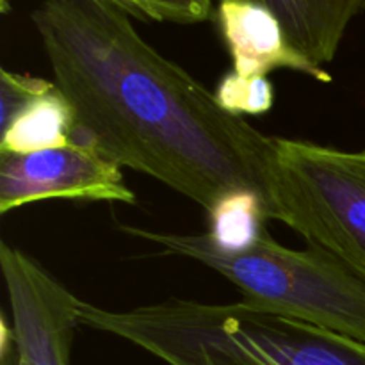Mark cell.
Here are the masks:
<instances>
[{"label": "cell", "instance_id": "1", "mask_svg": "<svg viewBox=\"0 0 365 365\" xmlns=\"http://www.w3.org/2000/svg\"><path fill=\"white\" fill-rule=\"evenodd\" d=\"M75 141L155 178L207 210L253 192L267 217L274 138L217 103L106 0H43L31 14Z\"/></svg>", "mask_w": 365, "mask_h": 365}, {"label": "cell", "instance_id": "2", "mask_svg": "<svg viewBox=\"0 0 365 365\" xmlns=\"http://www.w3.org/2000/svg\"><path fill=\"white\" fill-rule=\"evenodd\" d=\"M78 317L168 365H365V342L242 302L168 299L123 312L82 302Z\"/></svg>", "mask_w": 365, "mask_h": 365}, {"label": "cell", "instance_id": "3", "mask_svg": "<svg viewBox=\"0 0 365 365\" xmlns=\"http://www.w3.org/2000/svg\"><path fill=\"white\" fill-rule=\"evenodd\" d=\"M120 230L220 273L252 309L303 321L365 342V282L321 246L291 250L267 232L241 250H223L209 234H170L120 225Z\"/></svg>", "mask_w": 365, "mask_h": 365}, {"label": "cell", "instance_id": "4", "mask_svg": "<svg viewBox=\"0 0 365 365\" xmlns=\"http://www.w3.org/2000/svg\"><path fill=\"white\" fill-rule=\"evenodd\" d=\"M267 220L291 227L365 282V152L274 138Z\"/></svg>", "mask_w": 365, "mask_h": 365}, {"label": "cell", "instance_id": "5", "mask_svg": "<svg viewBox=\"0 0 365 365\" xmlns=\"http://www.w3.org/2000/svg\"><path fill=\"white\" fill-rule=\"evenodd\" d=\"M45 200L134 205L120 166L86 141L31 153H0V214Z\"/></svg>", "mask_w": 365, "mask_h": 365}, {"label": "cell", "instance_id": "6", "mask_svg": "<svg viewBox=\"0 0 365 365\" xmlns=\"http://www.w3.org/2000/svg\"><path fill=\"white\" fill-rule=\"evenodd\" d=\"M18 365H70L82 302L32 257L0 242Z\"/></svg>", "mask_w": 365, "mask_h": 365}, {"label": "cell", "instance_id": "7", "mask_svg": "<svg viewBox=\"0 0 365 365\" xmlns=\"http://www.w3.org/2000/svg\"><path fill=\"white\" fill-rule=\"evenodd\" d=\"M216 21L232 56L235 73L267 77L274 70H292L316 81L331 82V75L314 66L287 41L278 18L253 0H217Z\"/></svg>", "mask_w": 365, "mask_h": 365}, {"label": "cell", "instance_id": "8", "mask_svg": "<svg viewBox=\"0 0 365 365\" xmlns=\"http://www.w3.org/2000/svg\"><path fill=\"white\" fill-rule=\"evenodd\" d=\"M280 21L287 41L314 66L331 63L365 0H253Z\"/></svg>", "mask_w": 365, "mask_h": 365}, {"label": "cell", "instance_id": "9", "mask_svg": "<svg viewBox=\"0 0 365 365\" xmlns=\"http://www.w3.org/2000/svg\"><path fill=\"white\" fill-rule=\"evenodd\" d=\"M77 127L70 103L57 89L32 98L9 121L2 123L0 153H31L75 141Z\"/></svg>", "mask_w": 365, "mask_h": 365}, {"label": "cell", "instance_id": "10", "mask_svg": "<svg viewBox=\"0 0 365 365\" xmlns=\"http://www.w3.org/2000/svg\"><path fill=\"white\" fill-rule=\"evenodd\" d=\"M264 202L253 192H235L209 212V237L223 250H241L266 232Z\"/></svg>", "mask_w": 365, "mask_h": 365}, {"label": "cell", "instance_id": "11", "mask_svg": "<svg viewBox=\"0 0 365 365\" xmlns=\"http://www.w3.org/2000/svg\"><path fill=\"white\" fill-rule=\"evenodd\" d=\"M217 103L235 116L253 114L260 116L273 109L274 91L267 77H242L227 73L214 91Z\"/></svg>", "mask_w": 365, "mask_h": 365}, {"label": "cell", "instance_id": "12", "mask_svg": "<svg viewBox=\"0 0 365 365\" xmlns=\"http://www.w3.org/2000/svg\"><path fill=\"white\" fill-rule=\"evenodd\" d=\"M139 20L200 24L212 14L214 0H106Z\"/></svg>", "mask_w": 365, "mask_h": 365}, {"label": "cell", "instance_id": "13", "mask_svg": "<svg viewBox=\"0 0 365 365\" xmlns=\"http://www.w3.org/2000/svg\"><path fill=\"white\" fill-rule=\"evenodd\" d=\"M53 82L32 75L14 73L2 68L0 71V125L9 121L20 109H24L32 98L48 91Z\"/></svg>", "mask_w": 365, "mask_h": 365}, {"label": "cell", "instance_id": "14", "mask_svg": "<svg viewBox=\"0 0 365 365\" xmlns=\"http://www.w3.org/2000/svg\"><path fill=\"white\" fill-rule=\"evenodd\" d=\"M0 365H18L13 328L7 323L6 316L0 317Z\"/></svg>", "mask_w": 365, "mask_h": 365}]
</instances>
